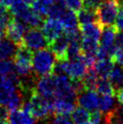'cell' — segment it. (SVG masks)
Listing matches in <instances>:
<instances>
[{
	"label": "cell",
	"mask_w": 123,
	"mask_h": 124,
	"mask_svg": "<svg viewBox=\"0 0 123 124\" xmlns=\"http://www.w3.org/2000/svg\"><path fill=\"white\" fill-rule=\"evenodd\" d=\"M81 41H82V39L69 41L68 50H67V58H68V60L77 58L80 55H82Z\"/></svg>",
	"instance_id": "cell-29"
},
{
	"label": "cell",
	"mask_w": 123,
	"mask_h": 124,
	"mask_svg": "<svg viewBox=\"0 0 123 124\" xmlns=\"http://www.w3.org/2000/svg\"><path fill=\"white\" fill-rule=\"evenodd\" d=\"M87 69H88V67L83 60L82 54L80 55L77 58L66 60L65 74H67L71 79L81 80L82 76L85 74Z\"/></svg>",
	"instance_id": "cell-9"
},
{
	"label": "cell",
	"mask_w": 123,
	"mask_h": 124,
	"mask_svg": "<svg viewBox=\"0 0 123 124\" xmlns=\"http://www.w3.org/2000/svg\"><path fill=\"white\" fill-rule=\"evenodd\" d=\"M18 45L7 36L0 38V60L13 59Z\"/></svg>",
	"instance_id": "cell-14"
},
{
	"label": "cell",
	"mask_w": 123,
	"mask_h": 124,
	"mask_svg": "<svg viewBox=\"0 0 123 124\" xmlns=\"http://www.w3.org/2000/svg\"><path fill=\"white\" fill-rule=\"evenodd\" d=\"M9 110L6 105L0 103V123H8Z\"/></svg>",
	"instance_id": "cell-36"
},
{
	"label": "cell",
	"mask_w": 123,
	"mask_h": 124,
	"mask_svg": "<svg viewBox=\"0 0 123 124\" xmlns=\"http://www.w3.org/2000/svg\"><path fill=\"white\" fill-rule=\"evenodd\" d=\"M119 2H120V7L123 8V0H119Z\"/></svg>",
	"instance_id": "cell-42"
},
{
	"label": "cell",
	"mask_w": 123,
	"mask_h": 124,
	"mask_svg": "<svg viewBox=\"0 0 123 124\" xmlns=\"http://www.w3.org/2000/svg\"><path fill=\"white\" fill-rule=\"evenodd\" d=\"M99 41L92 38L82 37L81 41L82 47V54L86 56H95L97 50L99 48Z\"/></svg>",
	"instance_id": "cell-20"
},
{
	"label": "cell",
	"mask_w": 123,
	"mask_h": 124,
	"mask_svg": "<svg viewBox=\"0 0 123 124\" xmlns=\"http://www.w3.org/2000/svg\"><path fill=\"white\" fill-rule=\"evenodd\" d=\"M76 103L88 110H98L99 95L94 90H82L77 94Z\"/></svg>",
	"instance_id": "cell-10"
},
{
	"label": "cell",
	"mask_w": 123,
	"mask_h": 124,
	"mask_svg": "<svg viewBox=\"0 0 123 124\" xmlns=\"http://www.w3.org/2000/svg\"><path fill=\"white\" fill-rule=\"evenodd\" d=\"M56 0H34L32 3V8L41 16H47L51 7Z\"/></svg>",
	"instance_id": "cell-24"
},
{
	"label": "cell",
	"mask_w": 123,
	"mask_h": 124,
	"mask_svg": "<svg viewBox=\"0 0 123 124\" xmlns=\"http://www.w3.org/2000/svg\"><path fill=\"white\" fill-rule=\"evenodd\" d=\"M114 64H115V62L112 58H105L95 62L93 68L100 78H108Z\"/></svg>",
	"instance_id": "cell-17"
},
{
	"label": "cell",
	"mask_w": 123,
	"mask_h": 124,
	"mask_svg": "<svg viewBox=\"0 0 123 124\" xmlns=\"http://www.w3.org/2000/svg\"><path fill=\"white\" fill-rule=\"evenodd\" d=\"M115 45H116V47L123 48V31L117 30L116 38H115Z\"/></svg>",
	"instance_id": "cell-38"
},
{
	"label": "cell",
	"mask_w": 123,
	"mask_h": 124,
	"mask_svg": "<svg viewBox=\"0 0 123 124\" xmlns=\"http://www.w3.org/2000/svg\"><path fill=\"white\" fill-rule=\"evenodd\" d=\"M10 11H9V8L7 7V6H5L3 5L2 3H0V16H2L4 15L7 14V13H9Z\"/></svg>",
	"instance_id": "cell-40"
},
{
	"label": "cell",
	"mask_w": 123,
	"mask_h": 124,
	"mask_svg": "<svg viewBox=\"0 0 123 124\" xmlns=\"http://www.w3.org/2000/svg\"><path fill=\"white\" fill-rule=\"evenodd\" d=\"M95 90H97V93L101 95L115 96V93H116V89L114 88L112 83H110V81L108 78H100L99 77Z\"/></svg>",
	"instance_id": "cell-25"
},
{
	"label": "cell",
	"mask_w": 123,
	"mask_h": 124,
	"mask_svg": "<svg viewBox=\"0 0 123 124\" xmlns=\"http://www.w3.org/2000/svg\"><path fill=\"white\" fill-rule=\"evenodd\" d=\"M21 45L26 46L32 51L49 48V42L39 27H31L24 34Z\"/></svg>",
	"instance_id": "cell-4"
},
{
	"label": "cell",
	"mask_w": 123,
	"mask_h": 124,
	"mask_svg": "<svg viewBox=\"0 0 123 124\" xmlns=\"http://www.w3.org/2000/svg\"><path fill=\"white\" fill-rule=\"evenodd\" d=\"M115 95L117 97V101L120 104L123 103V86L121 88H120V89L117 90Z\"/></svg>",
	"instance_id": "cell-39"
},
{
	"label": "cell",
	"mask_w": 123,
	"mask_h": 124,
	"mask_svg": "<svg viewBox=\"0 0 123 124\" xmlns=\"http://www.w3.org/2000/svg\"><path fill=\"white\" fill-rule=\"evenodd\" d=\"M102 119H103V115L101 111H100L99 110H92V112L90 113L89 123H92V124L100 123V122L102 121Z\"/></svg>",
	"instance_id": "cell-34"
},
{
	"label": "cell",
	"mask_w": 123,
	"mask_h": 124,
	"mask_svg": "<svg viewBox=\"0 0 123 124\" xmlns=\"http://www.w3.org/2000/svg\"><path fill=\"white\" fill-rule=\"evenodd\" d=\"M15 18H18L21 21H23L28 27H41L44 22V17L29 7L25 8Z\"/></svg>",
	"instance_id": "cell-12"
},
{
	"label": "cell",
	"mask_w": 123,
	"mask_h": 124,
	"mask_svg": "<svg viewBox=\"0 0 123 124\" xmlns=\"http://www.w3.org/2000/svg\"><path fill=\"white\" fill-rule=\"evenodd\" d=\"M28 30V26L23 21L15 17H12L7 25L6 36L15 42L16 45H21L25 32Z\"/></svg>",
	"instance_id": "cell-7"
},
{
	"label": "cell",
	"mask_w": 123,
	"mask_h": 124,
	"mask_svg": "<svg viewBox=\"0 0 123 124\" xmlns=\"http://www.w3.org/2000/svg\"><path fill=\"white\" fill-rule=\"evenodd\" d=\"M99 79V76L97 75L95 70L93 67H89L86 71L85 74L82 76L81 82L84 90H95L96 84Z\"/></svg>",
	"instance_id": "cell-21"
},
{
	"label": "cell",
	"mask_w": 123,
	"mask_h": 124,
	"mask_svg": "<svg viewBox=\"0 0 123 124\" xmlns=\"http://www.w3.org/2000/svg\"><path fill=\"white\" fill-rule=\"evenodd\" d=\"M15 64L19 65H28L32 66V59H33V51L27 48L23 45L17 46L16 52L14 56Z\"/></svg>",
	"instance_id": "cell-15"
},
{
	"label": "cell",
	"mask_w": 123,
	"mask_h": 124,
	"mask_svg": "<svg viewBox=\"0 0 123 124\" xmlns=\"http://www.w3.org/2000/svg\"><path fill=\"white\" fill-rule=\"evenodd\" d=\"M58 1H60V2H62V1H63V0H58Z\"/></svg>",
	"instance_id": "cell-44"
},
{
	"label": "cell",
	"mask_w": 123,
	"mask_h": 124,
	"mask_svg": "<svg viewBox=\"0 0 123 124\" xmlns=\"http://www.w3.org/2000/svg\"><path fill=\"white\" fill-rule=\"evenodd\" d=\"M80 31L82 34V37L92 38V39H95V40H100V36L101 34V27L97 21L95 22H92L89 24H82V25H79Z\"/></svg>",
	"instance_id": "cell-18"
},
{
	"label": "cell",
	"mask_w": 123,
	"mask_h": 124,
	"mask_svg": "<svg viewBox=\"0 0 123 124\" xmlns=\"http://www.w3.org/2000/svg\"><path fill=\"white\" fill-rule=\"evenodd\" d=\"M108 79L112 83L116 91L121 88L123 86V66L119 63H117L116 65L114 64L111 72L108 76Z\"/></svg>",
	"instance_id": "cell-23"
},
{
	"label": "cell",
	"mask_w": 123,
	"mask_h": 124,
	"mask_svg": "<svg viewBox=\"0 0 123 124\" xmlns=\"http://www.w3.org/2000/svg\"><path fill=\"white\" fill-rule=\"evenodd\" d=\"M36 119L26 110L23 109L12 110L9 112L8 116V123H34L36 122Z\"/></svg>",
	"instance_id": "cell-13"
},
{
	"label": "cell",
	"mask_w": 123,
	"mask_h": 124,
	"mask_svg": "<svg viewBox=\"0 0 123 124\" xmlns=\"http://www.w3.org/2000/svg\"><path fill=\"white\" fill-rule=\"evenodd\" d=\"M15 72V63L12 59L0 60V75L7 76Z\"/></svg>",
	"instance_id": "cell-30"
},
{
	"label": "cell",
	"mask_w": 123,
	"mask_h": 124,
	"mask_svg": "<svg viewBox=\"0 0 123 124\" xmlns=\"http://www.w3.org/2000/svg\"><path fill=\"white\" fill-rule=\"evenodd\" d=\"M115 26L117 30L123 31V8H120V7L116 17V21H115Z\"/></svg>",
	"instance_id": "cell-37"
},
{
	"label": "cell",
	"mask_w": 123,
	"mask_h": 124,
	"mask_svg": "<svg viewBox=\"0 0 123 124\" xmlns=\"http://www.w3.org/2000/svg\"><path fill=\"white\" fill-rule=\"evenodd\" d=\"M12 17H13V16H12L10 12L2 16H0V38L6 36L7 25L9 24L10 20L12 19Z\"/></svg>",
	"instance_id": "cell-31"
},
{
	"label": "cell",
	"mask_w": 123,
	"mask_h": 124,
	"mask_svg": "<svg viewBox=\"0 0 123 124\" xmlns=\"http://www.w3.org/2000/svg\"><path fill=\"white\" fill-rule=\"evenodd\" d=\"M76 16H77L79 25L89 24V23L95 22L96 21L95 11L88 9V8L83 7H82L78 12H76Z\"/></svg>",
	"instance_id": "cell-27"
},
{
	"label": "cell",
	"mask_w": 123,
	"mask_h": 124,
	"mask_svg": "<svg viewBox=\"0 0 123 124\" xmlns=\"http://www.w3.org/2000/svg\"><path fill=\"white\" fill-rule=\"evenodd\" d=\"M35 91L40 95L48 100L54 99L55 92V75L49 73L37 78L35 84Z\"/></svg>",
	"instance_id": "cell-5"
},
{
	"label": "cell",
	"mask_w": 123,
	"mask_h": 124,
	"mask_svg": "<svg viewBox=\"0 0 123 124\" xmlns=\"http://www.w3.org/2000/svg\"><path fill=\"white\" fill-rule=\"evenodd\" d=\"M41 30L44 33L45 38L47 39L49 44L57 38L59 35H61L64 32L63 25L59 19L53 17L46 18L41 26Z\"/></svg>",
	"instance_id": "cell-8"
},
{
	"label": "cell",
	"mask_w": 123,
	"mask_h": 124,
	"mask_svg": "<svg viewBox=\"0 0 123 124\" xmlns=\"http://www.w3.org/2000/svg\"><path fill=\"white\" fill-rule=\"evenodd\" d=\"M24 101V98L23 96V94L21 93V92L17 89L12 95H11L10 99L8 101V102L7 104V107L8 108V110H18L21 109Z\"/></svg>",
	"instance_id": "cell-28"
},
{
	"label": "cell",
	"mask_w": 123,
	"mask_h": 124,
	"mask_svg": "<svg viewBox=\"0 0 123 124\" xmlns=\"http://www.w3.org/2000/svg\"><path fill=\"white\" fill-rule=\"evenodd\" d=\"M50 121L54 123H72L71 114L67 113H54V117L51 118Z\"/></svg>",
	"instance_id": "cell-32"
},
{
	"label": "cell",
	"mask_w": 123,
	"mask_h": 124,
	"mask_svg": "<svg viewBox=\"0 0 123 124\" xmlns=\"http://www.w3.org/2000/svg\"><path fill=\"white\" fill-rule=\"evenodd\" d=\"M55 62L56 58L51 49L45 48L35 51L32 59V68L34 74L40 77L52 73Z\"/></svg>",
	"instance_id": "cell-2"
},
{
	"label": "cell",
	"mask_w": 123,
	"mask_h": 124,
	"mask_svg": "<svg viewBox=\"0 0 123 124\" xmlns=\"http://www.w3.org/2000/svg\"><path fill=\"white\" fill-rule=\"evenodd\" d=\"M23 1H24L25 3L29 5V4H32V3H33V2H34V0H23Z\"/></svg>",
	"instance_id": "cell-41"
},
{
	"label": "cell",
	"mask_w": 123,
	"mask_h": 124,
	"mask_svg": "<svg viewBox=\"0 0 123 124\" xmlns=\"http://www.w3.org/2000/svg\"><path fill=\"white\" fill-rule=\"evenodd\" d=\"M71 117H72V121L73 123H89L90 112L88 110H86L81 106H78L75 107L74 110L72 111Z\"/></svg>",
	"instance_id": "cell-26"
},
{
	"label": "cell",
	"mask_w": 123,
	"mask_h": 124,
	"mask_svg": "<svg viewBox=\"0 0 123 124\" xmlns=\"http://www.w3.org/2000/svg\"><path fill=\"white\" fill-rule=\"evenodd\" d=\"M53 101L48 100L35 92L28 100L24 101L21 109L29 111L37 121H50L54 114Z\"/></svg>",
	"instance_id": "cell-1"
},
{
	"label": "cell",
	"mask_w": 123,
	"mask_h": 124,
	"mask_svg": "<svg viewBox=\"0 0 123 124\" xmlns=\"http://www.w3.org/2000/svg\"><path fill=\"white\" fill-rule=\"evenodd\" d=\"M117 108L115 97L112 95H101L99 97L98 110L103 114L109 113Z\"/></svg>",
	"instance_id": "cell-22"
},
{
	"label": "cell",
	"mask_w": 123,
	"mask_h": 124,
	"mask_svg": "<svg viewBox=\"0 0 123 124\" xmlns=\"http://www.w3.org/2000/svg\"><path fill=\"white\" fill-rule=\"evenodd\" d=\"M68 45L69 39L66 36L64 32L49 44V48L54 53L55 58H56V61L68 60V58H67Z\"/></svg>",
	"instance_id": "cell-11"
},
{
	"label": "cell",
	"mask_w": 123,
	"mask_h": 124,
	"mask_svg": "<svg viewBox=\"0 0 123 124\" xmlns=\"http://www.w3.org/2000/svg\"><path fill=\"white\" fill-rule=\"evenodd\" d=\"M103 0H82V7L95 11Z\"/></svg>",
	"instance_id": "cell-35"
},
{
	"label": "cell",
	"mask_w": 123,
	"mask_h": 124,
	"mask_svg": "<svg viewBox=\"0 0 123 124\" xmlns=\"http://www.w3.org/2000/svg\"><path fill=\"white\" fill-rule=\"evenodd\" d=\"M59 20L62 22L64 30H70V29L79 27L78 19H77L75 12L70 10L68 8H65V10L59 17Z\"/></svg>",
	"instance_id": "cell-19"
},
{
	"label": "cell",
	"mask_w": 123,
	"mask_h": 124,
	"mask_svg": "<svg viewBox=\"0 0 123 124\" xmlns=\"http://www.w3.org/2000/svg\"><path fill=\"white\" fill-rule=\"evenodd\" d=\"M120 10L119 0H103L95 10L96 21L102 28L114 25Z\"/></svg>",
	"instance_id": "cell-3"
},
{
	"label": "cell",
	"mask_w": 123,
	"mask_h": 124,
	"mask_svg": "<svg viewBox=\"0 0 123 124\" xmlns=\"http://www.w3.org/2000/svg\"><path fill=\"white\" fill-rule=\"evenodd\" d=\"M120 109L123 111V103H121V105H120Z\"/></svg>",
	"instance_id": "cell-43"
},
{
	"label": "cell",
	"mask_w": 123,
	"mask_h": 124,
	"mask_svg": "<svg viewBox=\"0 0 123 124\" xmlns=\"http://www.w3.org/2000/svg\"><path fill=\"white\" fill-rule=\"evenodd\" d=\"M117 28L115 25H109L101 28V34L100 36V46H101L107 51L110 58L113 59L114 54L116 52V45H115V38H116Z\"/></svg>",
	"instance_id": "cell-6"
},
{
	"label": "cell",
	"mask_w": 123,
	"mask_h": 124,
	"mask_svg": "<svg viewBox=\"0 0 123 124\" xmlns=\"http://www.w3.org/2000/svg\"><path fill=\"white\" fill-rule=\"evenodd\" d=\"M62 3L66 8L74 12H78L82 7V0H63Z\"/></svg>",
	"instance_id": "cell-33"
},
{
	"label": "cell",
	"mask_w": 123,
	"mask_h": 124,
	"mask_svg": "<svg viewBox=\"0 0 123 124\" xmlns=\"http://www.w3.org/2000/svg\"><path fill=\"white\" fill-rule=\"evenodd\" d=\"M76 107V101L62 98H54L53 101L54 113L71 114Z\"/></svg>",
	"instance_id": "cell-16"
}]
</instances>
